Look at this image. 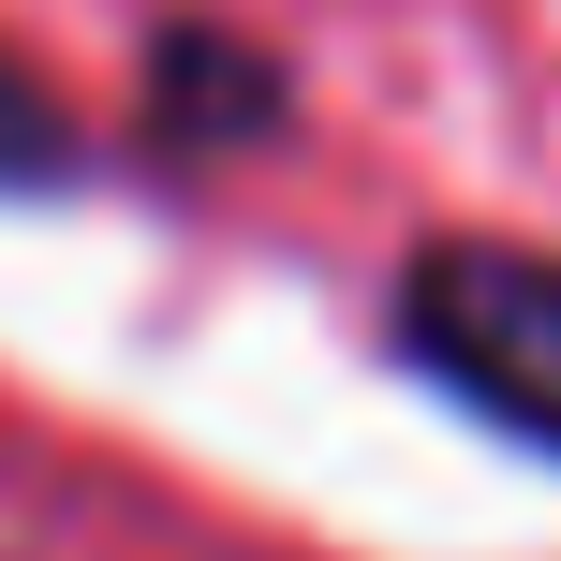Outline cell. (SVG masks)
Wrapping results in <instances>:
<instances>
[{"mask_svg":"<svg viewBox=\"0 0 561 561\" xmlns=\"http://www.w3.org/2000/svg\"><path fill=\"white\" fill-rule=\"evenodd\" d=\"M385 325L473 428L561 458V252H533V237H414Z\"/></svg>","mask_w":561,"mask_h":561,"instance_id":"1","label":"cell"},{"mask_svg":"<svg viewBox=\"0 0 561 561\" xmlns=\"http://www.w3.org/2000/svg\"><path fill=\"white\" fill-rule=\"evenodd\" d=\"M280 118H296L280 45H252V30H222V15H163V30H148V104H134L148 148L222 163V148H266Z\"/></svg>","mask_w":561,"mask_h":561,"instance_id":"2","label":"cell"},{"mask_svg":"<svg viewBox=\"0 0 561 561\" xmlns=\"http://www.w3.org/2000/svg\"><path fill=\"white\" fill-rule=\"evenodd\" d=\"M89 163H104V134L59 104V75H30V59L0 45V193H75Z\"/></svg>","mask_w":561,"mask_h":561,"instance_id":"3","label":"cell"}]
</instances>
